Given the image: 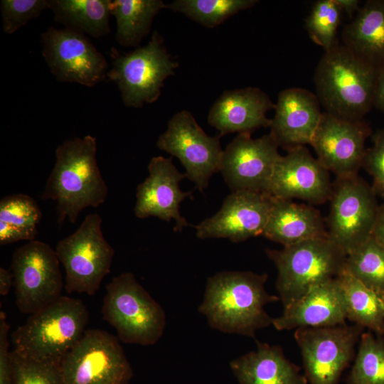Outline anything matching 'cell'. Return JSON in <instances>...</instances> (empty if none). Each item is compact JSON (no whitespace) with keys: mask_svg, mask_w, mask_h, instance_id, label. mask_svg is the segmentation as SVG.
Here are the masks:
<instances>
[{"mask_svg":"<svg viewBox=\"0 0 384 384\" xmlns=\"http://www.w3.org/2000/svg\"><path fill=\"white\" fill-rule=\"evenodd\" d=\"M257 2V0H175L166 5V8L183 14L203 26L214 28Z\"/></svg>","mask_w":384,"mask_h":384,"instance_id":"cell-32","label":"cell"},{"mask_svg":"<svg viewBox=\"0 0 384 384\" xmlns=\"http://www.w3.org/2000/svg\"><path fill=\"white\" fill-rule=\"evenodd\" d=\"M332 189L329 171L304 146H299L288 149L277 160L269 194L278 199L320 204L330 199Z\"/></svg>","mask_w":384,"mask_h":384,"instance_id":"cell-18","label":"cell"},{"mask_svg":"<svg viewBox=\"0 0 384 384\" xmlns=\"http://www.w3.org/2000/svg\"><path fill=\"white\" fill-rule=\"evenodd\" d=\"M343 294L337 277L312 287L281 316L272 319L278 331L331 327L346 324Z\"/></svg>","mask_w":384,"mask_h":384,"instance_id":"cell-21","label":"cell"},{"mask_svg":"<svg viewBox=\"0 0 384 384\" xmlns=\"http://www.w3.org/2000/svg\"><path fill=\"white\" fill-rule=\"evenodd\" d=\"M41 39L43 56L58 81L93 87L106 78V59L84 34L50 27Z\"/></svg>","mask_w":384,"mask_h":384,"instance_id":"cell-14","label":"cell"},{"mask_svg":"<svg viewBox=\"0 0 384 384\" xmlns=\"http://www.w3.org/2000/svg\"><path fill=\"white\" fill-rule=\"evenodd\" d=\"M373 107L384 113V67L378 70L373 96Z\"/></svg>","mask_w":384,"mask_h":384,"instance_id":"cell-38","label":"cell"},{"mask_svg":"<svg viewBox=\"0 0 384 384\" xmlns=\"http://www.w3.org/2000/svg\"><path fill=\"white\" fill-rule=\"evenodd\" d=\"M344 270L382 299L384 247L373 236L346 255Z\"/></svg>","mask_w":384,"mask_h":384,"instance_id":"cell-30","label":"cell"},{"mask_svg":"<svg viewBox=\"0 0 384 384\" xmlns=\"http://www.w3.org/2000/svg\"><path fill=\"white\" fill-rule=\"evenodd\" d=\"M343 45L378 70L384 67V0H368L342 31Z\"/></svg>","mask_w":384,"mask_h":384,"instance_id":"cell-25","label":"cell"},{"mask_svg":"<svg viewBox=\"0 0 384 384\" xmlns=\"http://www.w3.org/2000/svg\"><path fill=\"white\" fill-rule=\"evenodd\" d=\"M278 147L270 134L256 139L250 133L238 134L223 150L220 169L230 190L269 194L274 168L281 156Z\"/></svg>","mask_w":384,"mask_h":384,"instance_id":"cell-15","label":"cell"},{"mask_svg":"<svg viewBox=\"0 0 384 384\" xmlns=\"http://www.w3.org/2000/svg\"><path fill=\"white\" fill-rule=\"evenodd\" d=\"M14 384H63L60 363L22 357L12 351Z\"/></svg>","mask_w":384,"mask_h":384,"instance_id":"cell-34","label":"cell"},{"mask_svg":"<svg viewBox=\"0 0 384 384\" xmlns=\"http://www.w3.org/2000/svg\"><path fill=\"white\" fill-rule=\"evenodd\" d=\"M46 9H50V0L1 1L3 31L8 34L15 33Z\"/></svg>","mask_w":384,"mask_h":384,"instance_id":"cell-35","label":"cell"},{"mask_svg":"<svg viewBox=\"0 0 384 384\" xmlns=\"http://www.w3.org/2000/svg\"><path fill=\"white\" fill-rule=\"evenodd\" d=\"M337 279L343 294L346 319L376 335L384 336V304L381 297L345 270Z\"/></svg>","mask_w":384,"mask_h":384,"instance_id":"cell-26","label":"cell"},{"mask_svg":"<svg viewBox=\"0 0 384 384\" xmlns=\"http://www.w3.org/2000/svg\"><path fill=\"white\" fill-rule=\"evenodd\" d=\"M272 202L273 197L267 193L232 191L215 215L194 226L196 237L202 240L228 238L240 242L262 235Z\"/></svg>","mask_w":384,"mask_h":384,"instance_id":"cell-17","label":"cell"},{"mask_svg":"<svg viewBox=\"0 0 384 384\" xmlns=\"http://www.w3.org/2000/svg\"><path fill=\"white\" fill-rule=\"evenodd\" d=\"M330 201L327 235L347 255L373 236L379 208L375 193L358 175L337 178Z\"/></svg>","mask_w":384,"mask_h":384,"instance_id":"cell-10","label":"cell"},{"mask_svg":"<svg viewBox=\"0 0 384 384\" xmlns=\"http://www.w3.org/2000/svg\"><path fill=\"white\" fill-rule=\"evenodd\" d=\"M262 235L285 247L326 236L327 231L319 212L313 207L273 197Z\"/></svg>","mask_w":384,"mask_h":384,"instance_id":"cell-24","label":"cell"},{"mask_svg":"<svg viewBox=\"0 0 384 384\" xmlns=\"http://www.w3.org/2000/svg\"><path fill=\"white\" fill-rule=\"evenodd\" d=\"M370 128L363 119L351 121L324 112L311 145L317 159L337 178L358 175Z\"/></svg>","mask_w":384,"mask_h":384,"instance_id":"cell-16","label":"cell"},{"mask_svg":"<svg viewBox=\"0 0 384 384\" xmlns=\"http://www.w3.org/2000/svg\"><path fill=\"white\" fill-rule=\"evenodd\" d=\"M60 369L63 384H127L133 376L119 339L100 329L86 330Z\"/></svg>","mask_w":384,"mask_h":384,"instance_id":"cell-9","label":"cell"},{"mask_svg":"<svg viewBox=\"0 0 384 384\" xmlns=\"http://www.w3.org/2000/svg\"><path fill=\"white\" fill-rule=\"evenodd\" d=\"M274 109L269 96L257 87L224 91L209 110L208 124L220 137L237 132L250 133L260 127H269L267 113Z\"/></svg>","mask_w":384,"mask_h":384,"instance_id":"cell-22","label":"cell"},{"mask_svg":"<svg viewBox=\"0 0 384 384\" xmlns=\"http://www.w3.org/2000/svg\"><path fill=\"white\" fill-rule=\"evenodd\" d=\"M60 263L55 250L42 241H28L15 250L11 271L21 313L33 314L62 296Z\"/></svg>","mask_w":384,"mask_h":384,"instance_id":"cell-11","label":"cell"},{"mask_svg":"<svg viewBox=\"0 0 384 384\" xmlns=\"http://www.w3.org/2000/svg\"><path fill=\"white\" fill-rule=\"evenodd\" d=\"M14 284V277L11 270L0 267V294L6 296Z\"/></svg>","mask_w":384,"mask_h":384,"instance_id":"cell-40","label":"cell"},{"mask_svg":"<svg viewBox=\"0 0 384 384\" xmlns=\"http://www.w3.org/2000/svg\"><path fill=\"white\" fill-rule=\"evenodd\" d=\"M102 222L98 213L87 215L78 229L56 245L68 294L94 295L110 272L114 250L104 238Z\"/></svg>","mask_w":384,"mask_h":384,"instance_id":"cell-8","label":"cell"},{"mask_svg":"<svg viewBox=\"0 0 384 384\" xmlns=\"http://www.w3.org/2000/svg\"><path fill=\"white\" fill-rule=\"evenodd\" d=\"M364 328L357 324L299 328L294 338L300 348L309 384H338L356 356Z\"/></svg>","mask_w":384,"mask_h":384,"instance_id":"cell-12","label":"cell"},{"mask_svg":"<svg viewBox=\"0 0 384 384\" xmlns=\"http://www.w3.org/2000/svg\"><path fill=\"white\" fill-rule=\"evenodd\" d=\"M277 270L276 289L284 308L314 286L336 278L344 270L346 253L328 235L266 250Z\"/></svg>","mask_w":384,"mask_h":384,"instance_id":"cell-5","label":"cell"},{"mask_svg":"<svg viewBox=\"0 0 384 384\" xmlns=\"http://www.w3.org/2000/svg\"><path fill=\"white\" fill-rule=\"evenodd\" d=\"M257 349L230 363L240 384H307L299 366L285 356L279 346L257 341Z\"/></svg>","mask_w":384,"mask_h":384,"instance_id":"cell-23","label":"cell"},{"mask_svg":"<svg viewBox=\"0 0 384 384\" xmlns=\"http://www.w3.org/2000/svg\"><path fill=\"white\" fill-rule=\"evenodd\" d=\"M320 105L316 95L306 89L291 87L279 92L270 127L279 146L288 150L311 144L323 113Z\"/></svg>","mask_w":384,"mask_h":384,"instance_id":"cell-20","label":"cell"},{"mask_svg":"<svg viewBox=\"0 0 384 384\" xmlns=\"http://www.w3.org/2000/svg\"><path fill=\"white\" fill-rule=\"evenodd\" d=\"M42 212L30 196L15 193L0 201V245L34 240Z\"/></svg>","mask_w":384,"mask_h":384,"instance_id":"cell-28","label":"cell"},{"mask_svg":"<svg viewBox=\"0 0 384 384\" xmlns=\"http://www.w3.org/2000/svg\"><path fill=\"white\" fill-rule=\"evenodd\" d=\"M110 0H50L55 20L65 28L100 38L110 32Z\"/></svg>","mask_w":384,"mask_h":384,"instance_id":"cell-27","label":"cell"},{"mask_svg":"<svg viewBox=\"0 0 384 384\" xmlns=\"http://www.w3.org/2000/svg\"><path fill=\"white\" fill-rule=\"evenodd\" d=\"M346 384H384V336L363 331Z\"/></svg>","mask_w":384,"mask_h":384,"instance_id":"cell-31","label":"cell"},{"mask_svg":"<svg viewBox=\"0 0 384 384\" xmlns=\"http://www.w3.org/2000/svg\"><path fill=\"white\" fill-rule=\"evenodd\" d=\"M373 145L366 149L363 166L373 177L375 193L384 196V129L373 135Z\"/></svg>","mask_w":384,"mask_h":384,"instance_id":"cell-36","label":"cell"},{"mask_svg":"<svg viewBox=\"0 0 384 384\" xmlns=\"http://www.w3.org/2000/svg\"><path fill=\"white\" fill-rule=\"evenodd\" d=\"M342 12L334 0H319L313 5L305 20L310 38L324 51L338 43L336 36Z\"/></svg>","mask_w":384,"mask_h":384,"instance_id":"cell-33","label":"cell"},{"mask_svg":"<svg viewBox=\"0 0 384 384\" xmlns=\"http://www.w3.org/2000/svg\"><path fill=\"white\" fill-rule=\"evenodd\" d=\"M342 11H345L350 18L360 9L358 0H334Z\"/></svg>","mask_w":384,"mask_h":384,"instance_id":"cell-41","label":"cell"},{"mask_svg":"<svg viewBox=\"0 0 384 384\" xmlns=\"http://www.w3.org/2000/svg\"><path fill=\"white\" fill-rule=\"evenodd\" d=\"M220 138L208 136L190 112L182 110L170 119L156 146L176 157L186 169V178L203 192L211 176L220 169L223 150Z\"/></svg>","mask_w":384,"mask_h":384,"instance_id":"cell-13","label":"cell"},{"mask_svg":"<svg viewBox=\"0 0 384 384\" xmlns=\"http://www.w3.org/2000/svg\"><path fill=\"white\" fill-rule=\"evenodd\" d=\"M111 56L113 65L107 77L117 85L124 104L129 107H141L156 101L165 80L174 75L178 67L156 31L145 46L127 53L112 48Z\"/></svg>","mask_w":384,"mask_h":384,"instance_id":"cell-7","label":"cell"},{"mask_svg":"<svg viewBox=\"0 0 384 384\" xmlns=\"http://www.w3.org/2000/svg\"><path fill=\"white\" fill-rule=\"evenodd\" d=\"M268 275L250 271H223L207 279L198 311L213 329L254 338L272 324L264 307L279 301L265 287Z\"/></svg>","mask_w":384,"mask_h":384,"instance_id":"cell-1","label":"cell"},{"mask_svg":"<svg viewBox=\"0 0 384 384\" xmlns=\"http://www.w3.org/2000/svg\"><path fill=\"white\" fill-rule=\"evenodd\" d=\"M373 237L384 247V204L378 208Z\"/></svg>","mask_w":384,"mask_h":384,"instance_id":"cell-39","label":"cell"},{"mask_svg":"<svg viewBox=\"0 0 384 384\" xmlns=\"http://www.w3.org/2000/svg\"><path fill=\"white\" fill-rule=\"evenodd\" d=\"M378 70L337 43L319 61L314 77L316 95L325 112L363 120L373 107Z\"/></svg>","mask_w":384,"mask_h":384,"instance_id":"cell-3","label":"cell"},{"mask_svg":"<svg viewBox=\"0 0 384 384\" xmlns=\"http://www.w3.org/2000/svg\"><path fill=\"white\" fill-rule=\"evenodd\" d=\"M149 176L137 188V201L134 213L140 219L151 216L161 220L175 221L174 230L181 231L188 225L181 216V203L192 198V192L181 191L180 182L186 178L178 171L172 161V156L153 157L148 165Z\"/></svg>","mask_w":384,"mask_h":384,"instance_id":"cell-19","label":"cell"},{"mask_svg":"<svg viewBox=\"0 0 384 384\" xmlns=\"http://www.w3.org/2000/svg\"><path fill=\"white\" fill-rule=\"evenodd\" d=\"M162 9L161 0H114L110 1L111 14L117 23L116 40L124 46H137L151 28L154 18Z\"/></svg>","mask_w":384,"mask_h":384,"instance_id":"cell-29","label":"cell"},{"mask_svg":"<svg viewBox=\"0 0 384 384\" xmlns=\"http://www.w3.org/2000/svg\"><path fill=\"white\" fill-rule=\"evenodd\" d=\"M88 321L81 299L61 296L31 314L12 333V351L26 358L60 363L82 338Z\"/></svg>","mask_w":384,"mask_h":384,"instance_id":"cell-4","label":"cell"},{"mask_svg":"<svg viewBox=\"0 0 384 384\" xmlns=\"http://www.w3.org/2000/svg\"><path fill=\"white\" fill-rule=\"evenodd\" d=\"M382 300H383V304H384V294H383V296L382 297Z\"/></svg>","mask_w":384,"mask_h":384,"instance_id":"cell-42","label":"cell"},{"mask_svg":"<svg viewBox=\"0 0 384 384\" xmlns=\"http://www.w3.org/2000/svg\"><path fill=\"white\" fill-rule=\"evenodd\" d=\"M102 314L124 343L154 345L166 324L162 306L130 272L121 273L107 284Z\"/></svg>","mask_w":384,"mask_h":384,"instance_id":"cell-6","label":"cell"},{"mask_svg":"<svg viewBox=\"0 0 384 384\" xmlns=\"http://www.w3.org/2000/svg\"><path fill=\"white\" fill-rule=\"evenodd\" d=\"M97 139L91 135L65 140L55 149V163L41 195L56 203L57 222L74 223L81 211L105 203L108 188L97 158Z\"/></svg>","mask_w":384,"mask_h":384,"instance_id":"cell-2","label":"cell"},{"mask_svg":"<svg viewBox=\"0 0 384 384\" xmlns=\"http://www.w3.org/2000/svg\"><path fill=\"white\" fill-rule=\"evenodd\" d=\"M9 324L4 311L0 312V384H14L12 351H9Z\"/></svg>","mask_w":384,"mask_h":384,"instance_id":"cell-37","label":"cell"}]
</instances>
